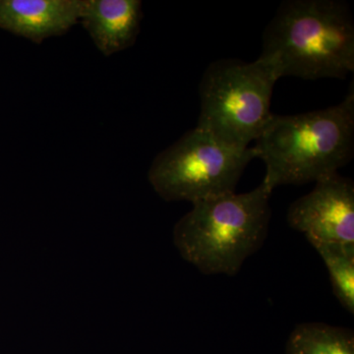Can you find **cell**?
Segmentation results:
<instances>
[{"label":"cell","mask_w":354,"mask_h":354,"mask_svg":"<svg viewBox=\"0 0 354 354\" xmlns=\"http://www.w3.org/2000/svg\"><path fill=\"white\" fill-rule=\"evenodd\" d=\"M266 165V184L274 190L337 174L354 153V88L335 106L308 113L272 114L252 147Z\"/></svg>","instance_id":"1"},{"label":"cell","mask_w":354,"mask_h":354,"mask_svg":"<svg viewBox=\"0 0 354 354\" xmlns=\"http://www.w3.org/2000/svg\"><path fill=\"white\" fill-rule=\"evenodd\" d=\"M288 225L309 243L354 244V183L337 174L315 183L288 209Z\"/></svg>","instance_id":"6"},{"label":"cell","mask_w":354,"mask_h":354,"mask_svg":"<svg viewBox=\"0 0 354 354\" xmlns=\"http://www.w3.org/2000/svg\"><path fill=\"white\" fill-rule=\"evenodd\" d=\"M281 78L276 64L218 59L203 73L197 128L237 149L249 148L271 120L272 92Z\"/></svg>","instance_id":"4"},{"label":"cell","mask_w":354,"mask_h":354,"mask_svg":"<svg viewBox=\"0 0 354 354\" xmlns=\"http://www.w3.org/2000/svg\"><path fill=\"white\" fill-rule=\"evenodd\" d=\"M272 190L263 180L245 193H227L192 204L174 230L184 260L205 274L234 277L262 247L269 232Z\"/></svg>","instance_id":"3"},{"label":"cell","mask_w":354,"mask_h":354,"mask_svg":"<svg viewBox=\"0 0 354 354\" xmlns=\"http://www.w3.org/2000/svg\"><path fill=\"white\" fill-rule=\"evenodd\" d=\"M252 147L237 149L195 127L153 158L149 181L165 201L194 203L235 192Z\"/></svg>","instance_id":"5"},{"label":"cell","mask_w":354,"mask_h":354,"mask_svg":"<svg viewBox=\"0 0 354 354\" xmlns=\"http://www.w3.org/2000/svg\"><path fill=\"white\" fill-rule=\"evenodd\" d=\"M84 0H0V28L41 44L80 22Z\"/></svg>","instance_id":"7"},{"label":"cell","mask_w":354,"mask_h":354,"mask_svg":"<svg viewBox=\"0 0 354 354\" xmlns=\"http://www.w3.org/2000/svg\"><path fill=\"white\" fill-rule=\"evenodd\" d=\"M142 17L140 0H84L80 22L97 50L109 57L134 44Z\"/></svg>","instance_id":"8"},{"label":"cell","mask_w":354,"mask_h":354,"mask_svg":"<svg viewBox=\"0 0 354 354\" xmlns=\"http://www.w3.org/2000/svg\"><path fill=\"white\" fill-rule=\"evenodd\" d=\"M329 272L333 292L349 314H354V244L314 243Z\"/></svg>","instance_id":"10"},{"label":"cell","mask_w":354,"mask_h":354,"mask_svg":"<svg viewBox=\"0 0 354 354\" xmlns=\"http://www.w3.org/2000/svg\"><path fill=\"white\" fill-rule=\"evenodd\" d=\"M286 354H354L353 330L325 323H302L290 333Z\"/></svg>","instance_id":"9"},{"label":"cell","mask_w":354,"mask_h":354,"mask_svg":"<svg viewBox=\"0 0 354 354\" xmlns=\"http://www.w3.org/2000/svg\"><path fill=\"white\" fill-rule=\"evenodd\" d=\"M260 57L279 77L344 79L354 71V21L339 0H286L263 34Z\"/></svg>","instance_id":"2"}]
</instances>
